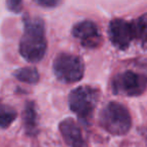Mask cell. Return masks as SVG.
<instances>
[{"label":"cell","instance_id":"obj_10","mask_svg":"<svg viewBox=\"0 0 147 147\" xmlns=\"http://www.w3.org/2000/svg\"><path fill=\"white\" fill-rule=\"evenodd\" d=\"M130 23L133 39L140 40L142 47L147 49V14L141 15Z\"/></svg>","mask_w":147,"mask_h":147},{"label":"cell","instance_id":"obj_1","mask_svg":"<svg viewBox=\"0 0 147 147\" xmlns=\"http://www.w3.org/2000/svg\"><path fill=\"white\" fill-rule=\"evenodd\" d=\"M47 41L45 22L39 17H25L24 32L19 42V53L26 61H40L47 53Z\"/></svg>","mask_w":147,"mask_h":147},{"label":"cell","instance_id":"obj_12","mask_svg":"<svg viewBox=\"0 0 147 147\" xmlns=\"http://www.w3.org/2000/svg\"><path fill=\"white\" fill-rule=\"evenodd\" d=\"M17 112L9 105L0 104V127L7 128L16 119Z\"/></svg>","mask_w":147,"mask_h":147},{"label":"cell","instance_id":"obj_11","mask_svg":"<svg viewBox=\"0 0 147 147\" xmlns=\"http://www.w3.org/2000/svg\"><path fill=\"white\" fill-rule=\"evenodd\" d=\"M13 76L18 81L22 83H26L29 85L36 84L39 81V73L33 67H24L16 69L13 73Z\"/></svg>","mask_w":147,"mask_h":147},{"label":"cell","instance_id":"obj_7","mask_svg":"<svg viewBox=\"0 0 147 147\" xmlns=\"http://www.w3.org/2000/svg\"><path fill=\"white\" fill-rule=\"evenodd\" d=\"M109 37L117 49H128L133 39L131 23L121 18L113 19L109 24Z\"/></svg>","mask_w":147,"mask_h":147},{"label":"cell","instance_id":"obj_2","mask_svg":"<svg viewBox=\"0 0 147 147\" xmlns=\"http://www.w3.org/2000/svg\"><path fill=\"white\" fill-rule=\"evenodd\" d=\"M100 124L112 135H124L132 125L130 113L124 105L110 102L100 113Z\"/></svg>","mask_w":147,"mask_h":147},{"label":"cell","instance_id":"obj_9","mask_svg":"<svg viewBox=\"0 0 147 147\" xmlns=\"http://www.w3.org/2000/svg\"><path fill=\"white\" fill-rule=\"evenodd\" d=\"M23 125L27 135L34 136L37 134V113L33 102H27L25 105L23 111Z\"/></svg>","mask_w":147,"mask_h":147},{"label":"cell","instance_id":"obj_6","mask_svg":"<svg viewBox=\"0 0 147 147\" xmlns=\"http://www.w3.org/2000/svg\"><path fill=\"white\" fill-rule=\"evenodd\" d=\"M71 33L76 38L80 39L82 45L87 49H96L102 42L98 25L92 20H84L77 23L73 27Z\"/></svg>","mask_w":147,"mask_h":147},{"label":"cell","instance_id":"obj_13","mask_svg":"<svg viewBox=\"0 0 147 147\" xmlns=\"http://www.w3.org/2000/svg\"><path fill=\"white\" fill-rule=\"evenodd\" d=\"M7 8L14 13H18L22 10V2L18 0H9L6 2Z\"/></svg>","mask_w":147,"mask_h":147},{"label":"cell","instance_id":"obj_3","mask_svg":"<svg viewBox=\"0 0 147 147\" xmlns=\"http://www.w3.org/2000/svg\"><path fill=\"white\" fill-rule=\"evenodd\" d=\"M99 99L100 93L97 89L90 86H80L69 93V106L79 118L87 121L92 117Z\"/></svg>","mask_w":147,"mask_h":147},{"label":"cell","instance_id":"obj_4","mask_svg":"<svg viewBox=\"0 0 147 147\" xmlns=\"http://www.w3.org/2000/svg\"><path fill=\"white\" fill-rule=\"evenodd\" d=\"M53 69L57 80L65 84H73L83 79L85 63L78 55L61 53L55 57Z\"/></svg>","mask_w":147,"mask_h":147},{"label":"cell","instance_id":"obj_14","mask_svg":"<svg viewBox=\"0 0 147 147\" xmlns=\"http://www.w3.org/2000/svg\"><path fill=\"white\" fill-rule=\"evenodd\" d=\"M35 3L45 8H53V7H57V5L61 4V1H57V0H36Z\"/></svg>","mask_w":147,"mask_h":147},{"label":"cell","instance_id":"obj_5","mask_svg":"<svg viewBox=\"0 0 147 147\" xmlns=\"http://www.w3.org/2000/svg\"><path fill=\"white\" fill-rule=\"evenodd\" d=\"M112 87L115 94L136 97L146 90L147 78L135 71H126L115 77Z\"/></svg>","mask_w":147,"mask_h":147},{"label":"cell","instance_id":"obj_8","mask_svg":"<svg viewBox=\"0 0 147 147\" xmlns=\"http://www.w3.org/2000/svg\"><path fill=\"white\" fill-rule=\"evenodd\" d=\"M59 129L65 142L69 147H87V143L83 136L82 130L74 119H63L59 123Z\"/></svg>","mask_w":147,"mask_h":147}]
</instances>
